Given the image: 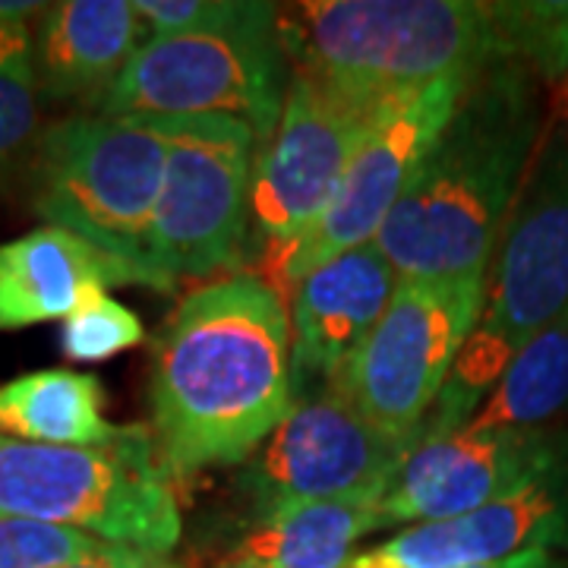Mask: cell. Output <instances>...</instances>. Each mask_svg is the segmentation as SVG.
<instances>
[{
    "label": "cell",
    "instance_id": "obj_1",
    "mask_svg": "<svg viewBox=\"0 0 568 568\" xmlns=\"http://www.w3.org/2000/svg\"><path fill=\"white\" fill-rule=\"evenodd\" d=\"M152 439L171 477L244 465L294 405L282 287L234 272L183 297L155 335Z\"/></svg>",
    "mask_w": 568,
    "mask_h": 568
},
{
    "label": "cell",
    "instance_id": "obj_2",
    "mask_svg": "<svg viewBox=\"0 0 568 568\" xmlns=\"http://www.w3.org/2000/svg\"><path fill=\"white\" fill-rule=\"evenodd\" d=\"M540 136V80L518 61H493L376 234L395 275L487 284Z\"/></svg>",
    "mask_w": 568,
    "mask_h": 568
},
{
    "label": "cell",
    "instance_id": "obj_3",
    "mask_svg": "<svg viewBox=\"0 0 568 568\" xmlns=\"http://www.w3.org/2000/svg\"><path fill=\"white\" fill-rule=\"evenodd\" d=\"M291 70L369 102L503 61L484 0H316L278 17Z\"/></svg>",
    "mask_w": 568,
    "mask_h": 568
},
{
    "label": "cell",
    "instance_id": "obj_4",
    "mask_svg": "<svg viewBox=\"0 0 568 568\" xmlns=\"http://www.w3.org/2000/svg\"><path fill=\"white\" fill-rule=\"evenodd\" d=\"M568 310V130L544 142L489 263L484 310L424 439L467 426L511 357ZM420 439V443H424Z\"/></svg>",
    "mask_w": 568,
    "mask_h": 568
},
{
    "label": "cell",
    "instance_id": "obj_5",
    "mask_svg": "<svg viewBox=\"0 0 568 568\" xmlns=\"http://www.w3.org/2000/svg\"><path fill=\"white\" fill-rule=\"evenodd\" d=\"M168 140L155 121L73 114L44 126L29 159L32 209L70 231L123 275L159 282L149 268V227L162 196Z\"/></svg>",
    "mask_w": 568,
    "mask_h": 568
},
{
    "label": "cell",
    "instance_id": "obj_6",
    "mask_svg": "<svg viewBox=\"0 0 568 568\" xmlns=\"http://www.w3.org/2000/svg\"><path fill=\"white\" fill-rule=\"evenodd\" d=\"M0 515L80 528L114 547L164 559L183 518L149 429L111 446H41L0 433Z\"/></svg>",
    "mask_w": 568,
    "mask_h": 568
},
{
    "label": "cell",
    "instance_id": "obj_7",
    "mask_svg": "<svg viewBox=\"0 0 568 568\" xmlns=\"http://www.w3.org/2000/svg\"><path fill=\"white\" fill-rule=\"evenodd\" d=\"M282 7L241 0L222 26L174 39H145L95 114L104 118H227L263 149L282 118L291 61Z\"/></svg>",
    "mask_w": 568,
    "mask_h": 568
},
{
    "label": "cell",
    "instance_id": "obj_8",
    "mask_svg": "<svg viewBox=\"0 0 568 568\" xmlns=\"http://www.w3.org/2000/svg\"><path fill=\"white\" fill-rule=\"evenodd\" d=\"M168 140L164 183L152 227L149 268L159 291L209 278L250 253V186L260 142L227 118H145Z\"/></svg>",
    "mask_w": 568,
    "mask_h": 568
},
{
    "label": "cell",
    "instance_id": "obj_9",
    "mask_svg": "<svg viewBox=\"0 0 568 568\" xmlns=\"http://www.w3.org/2000/svg\"><path fill=\"white\" fill-rule=\"evenodd\" d=\"M480 310L484 282L398 278L386 313L328 386L417 448Z\"/></svg>",
    "mask_w": 568,
    "mask_h": 568
},
{
    "label": "cell",
    "instance_id": "obj_10",
    "mask_svg": "<svg viewBox=\"0 0 568 568\" xmlns=\"http://www.w3.org/2000/svg\"><path fill=\"white\" fill-rule=\"evenodd\" d=\"M388 104L347 95L291 70L282 118L272 140L256 152L250 186V241L265 260L278 256L320 222L361 142Z\"/></svg>",
    "mask_w": 568,
    "mask_h": 568
},
{
    "label": "cell",
    "instance_id": "obj_11",
    "mask_svg": "<svg viewBox=\"0 0 568 568\" xmlns=\"http://www.w3.org/2000/svg\"><path fill=\"white\" fill-rule=\"evenodd\" d=\"M410 443L369 424L332 386L294 398L282 424L244 462L250 508L284 503H379Z\"/></svg>",
    "mask_w": 568,
    "mask_h": 568
},
{
    "label": "cell",
    "instance_id": "obj_12",
    "mask_svg": "<svg viewBox=\"0 0 568 568\" xmlns=\"http://www.w3.org/2000/svg\"><path fill=\"white\" fill-rule=\"evenodd\" d=\"M477 77L480 73L446 77L388 104L361 142L345 181L332 203L325 205L320 222L301 241L268 260L278 287H291L316 265L376 241L392 209L405 196L407 183L420 171L429 149L443 136L455 108Z\"/></svg>",
    "mask_w": 568,
    "mask_h": 568
},
{
    "label": "cell",
    "instance_id": "obj_13",
    "mask_svg": "<svg viewBox=\"0 0 568 568\" xmlns=\"http://www.w3.org/2000/svg\"><path fill=\"white\" fill-rule=\"evenodd\" d=\"M568 462V426L455 429L410 448L376 506L379 528L436 525L506 499Z\"/></svg>",
    "mask_w": 568,
    "mask_h": 568
},
{
    "label": "cell",
    "instance_id": "obj_14",
    "mask_svg": "<svg viewBox=\"0 0 568 568\" xmlns=\"http://www.w3.org/2000/svg\"><path fill=\"white\" fill-rule=\"evenodd\" d=\"M528 549L568 552V462L462 518L405 528L376 552L392 568H467Z\"/></svg>",
    "mask_w": 568,
    "mask_h": 568
},
{
    "label": "cell",
    "instance_id": "obj_15",
    "mask_svg": "<svg viewBox=\"0 0 568 568\" xmlns=\"http://www.w3.org/2000/svg\"><path fill=\"white\" fill-rule=\"evenodd\" d=\"M398 287L395 268L373 244L354 246L291 284V369L294 383L328 386L357 354Z\"/></svg>",
    "mask_w": 568,
    "mask_h": 568
},
{
    "label": "cell",
    "instance_id": "obj_16",
    "mask_svg": "<svg viewBox=\"0 0 568 568\" xmlns=\"http://www.w3.org/2000/svg\"><path fill=\"white\" fill-rule=\"evenodd\" d=\"M41 99L99 108L145 44L133 0L48 3L32 29Z\"/></svg>",
    "mask_w": 568,
    "mask_h": 568
},
{
    "label": "cell",
    "instance_id": "obj_17",
    "mask_svg": "<svg viewBox=\"0 0 568 568\" xmlns=\"http://www.w3.org/2000/svg\"><path fill=\"white\" fill-rule=\"evenodd\" d=\"M123 275L61 227H36L0 244V332L70 320Z\"/></svg>",
    "mask_w": 568,
    "mask_h": 568
},
{
    "label": "cell",
    "instance_id": "obj_18",
    "mask_svg": "<svg viewBox=\"0 0 568 568\" xmlns=\"http://www.w3.org/2000/svg\"><path fill=\"white\" fill-rule=\"evenodd\" d=\"M379 503H284L250 508L219 568H351L354 547L379 528Z\"/></svg>",
    "mask_w": 568,
    "mask_h": 568
},
{
    "label": "cell",
    "instance_id": "obj_19",
    "mask_svg": "<svg viewBox=\"0 0 568 568\" xmlns=\"http://www.w3.org/2000/svg\"><path fill=\"white\" fill-rule=\"evenodd\" d=\"M126 426L108 424L102 383L77 369H39L0 386V433L41 446H111Z\"/></svg>",
    "mask_w": 568,
    "mask_h": 568
},
{
    "label": "cell",
    "instance_id": "obj_20",
    "mask_svg": "<svg viewBox=\"0 0 568 568\" xmlns=\"http://www.w3.org/2000/svg\"><path fill=\"white\" fill-rule=\"evenodd\" d=\"M568 410V310L521 347L467 420L470 429L552 426ZM465 429V426H462Z\"/></svg>",
    "mask_w": 568,
    "mask_h": 568
},
{
    "label": "cell",
    "instance_id": "obj_21",
    "mask_svg": "<svg viewBox=\"0 0 568 568\" xmlns=\"http://www.w3.org/2000/svg\"><path fill=\"white\" fill-rule=\"evenodd\" d=\"M48 3L0 0V174L29 164L41 136L32 20Z\"/></svg>",
    "mask_w": 568,
    "mask_h": 568
},
{
    "label": "cell",
    "instance_id": "obj_22",
    "mask_svg": "<svg viewBox=\"0 0 568 568\" xmlns=\"http://www.w3.org/2000/svg\"><path fill=\"white\" fill-rule=\"evenodd\" d=\"M499 51L528 67L537 80L556 82L568 73V0L493 3Z\"/></svg>",
    "mask_w": 568,
    "mask_h": 568
},
{
    "label": "cell",
    "instance_id": "obj_23",
    "mask_svg": "<svg viewBox=\"0 0 568 568\" xmlns=\"http://www.w3.org/2000/svg\"><path fill=\"white\" fill-rule=\"evenodd\" d=\"M108 547L80 528L0 515V568H67Z\"/></svg>",
    "mask_w": 568,
    "mask_h": 568
},
{
    "label": "cell",
    "instance_id": "obj_24",
    "mask_svg": "<svg viewBox=\"0 0 568 568\" xmlns=\"http://www.w3.org/2000/svg\"><path fill=\"white\" fill-rule=\"evenodd\" d=\"M142 342H145V328L140 316L108 294L77 310L61 328L63 357L73 364H99Z\"/></svg>",
    "mask_w": 568,
    "mask_h": 568
},
{
    "label": "cell",
    "instance_id": "obj_25",
    "mask_svg": "<svg viewBox=\"0 0 568 568\" xmlns=\"http://www.w3.org/2000/svg\"><path fill=\"white\" fill-rule=\"evenodd\" d=\"M133 10L149 39H174L222 26L241 10V0H133Z\"/></svg>",
    "mask_w": 568,
    "mask_h": 568
},
{
    "label": "cell",
    "instance_id": "obj_26",
    "mask_svg": "<svg viewBox=\"0 0 568 568\" xmlns=\"http://www.w3.org/2000/svg\"><path fill=\"white\" fill-rule=\"evenodd\" d=\"M152 562H159V559H152V556H145V552H136V549H126V547H111L99 552V556H92V559H85V562H77V566H67V568H149Z\"/></svg>",
    "mask_w": 568,
    "mask_h": 568
},
{
    "label": "cell",
    "instance_id": "obj_27",
    "mask_svg": "<svg viewBox=\"0 0 568 568\" xmlns=\"http://www.w3.org/2000/svg\"><path fill=\"white\" fill-rule=\"evenodd\" d=\"M467 568H568V552H556V549H528V552L508 556V559H499V562Z\"/></svg>",
    "mask_w": 568,
    "mask_h": 568
},
{
    "label": "cell",
    "instance_id": "obj_28",
    "mask_svg": "<svg viewBox=\"0 0 568 568\" xmlns=\"http://www.w3.org/2000/svg\"><path fill=\"white\" fill-rule=\"evenodd\" d=\"M351 568H392V566H388L386 559H383L376 549H366V552H361V556H354Z\"/></svg>",
    "mask_w": 568,
    "mask_h": 568
},
{
    "label": "cell",
    "instance_id": "obj_29",
    "mask_svg": "<svg viewBox=\"0 0 568 568\" xmlns=\"http://www.w3.org/2000/svg\"><path fill=\"white\" fill-rule=\"evenodd\" d=\"M149 568H171V566H164L162 559H159V562H152V566H149Z\"/></svg>",
    "mask_w": 568,
    "mask_h": 568
}]
</instances>
